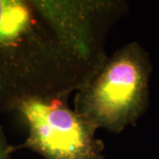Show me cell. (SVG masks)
Wrapping results in <instances>:
<instances>
[{
  "label": "cell",
  "instance_id": "1",
  "mask_svg": "<svg viewBox=\"0 0 159 159\" xmlns=\"http://www.w3.org/2000/svg\"><path fill=\"white\" fill-rule=\"evenodd\" d=\"M89 78L34 0H0V114L30 98L69 97Z\"/></svg>",
  "mask_w": 159,
  "mask_h": 159
},
{
  "label": "cell",
  "instance_id": "2",
  "mask_svg": "<svg viewBox=\"0 0 159 159\" xmlns=\"http://www.w3.org/2000/svg\"><path fill=\"white\" fill-rule=\"evenodd\" d=\"M151 71L144 48L137 42L125 44L76 91L74 111L97 129L121 133L148 109Z\"/></svg>",
  "mask_w": 159,
  "mask_h": 159
},
{
  "label": "cell",
  "instance_id": "3",
  "mask_svg": "<svg viewBox=\"0 0 159 159\" xmlns=\"http://www.w3.org/2000/svg\"><path fill=\"white\" fill-rule=\"evenodd\" d=\"M68 97L30 98L18 105L29 135L15 149L29 148L43 159H103L104 143L97 129L74 109Z\"/></svg>",
  "mask_w": 159,
  "mask_h": 159
},
{
  "label": "cell",
  "instance_id": "4",
  "mask_svg": "<svg viewBox=\"0 0 159 159\" xmlns=\"http://www.w3.org/2000/svg\"><path fill=\"white\" fill-rule=\"evenodd\" d=\"M34 4L90 77L108 57L110 29L128 11L121 0H34Z\"/></svg>",
  "mask_w": 159,
  "mask_h": 159
},
{
  "label": "cell",
  "instance_id": "5",
  "mask_svg": "<svg viewBox=\"0 0 159 159\" xmlns=\"http://www.w3.org/2000/svg\"><path fill=\"white\" fill-rule=\"evenodd\" d=\"M15 150V146H11L7 142L2 126H0V159H11V155Z\"/></svg>",
  "mask_w": 159,
  "mask_h": 159
}]
</instances>
